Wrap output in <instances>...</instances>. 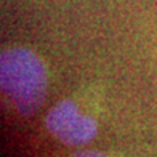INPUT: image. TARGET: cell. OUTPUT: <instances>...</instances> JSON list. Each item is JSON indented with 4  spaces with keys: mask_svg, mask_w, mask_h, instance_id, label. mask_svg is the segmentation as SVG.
Masks as SVG:
<instances>
[{
    "mask_svg": "<svg viewBox=\"0 0 157 157\" xmlns=\"http://www.w3.org/2000/svg\"><path fill=\"white\" fill-rule=\"evenodd\" d=\"M2 90L15 109L32 116L45 99L47 71L42 59L27 48H8L0 58Z\"/></svg>",
    "mask_w": 157,
    "mask_h": 157,
    "instance_id": "obj_1",
    "label": "cell"
},
{
    "mask_svg": "<svg viewBox=\"0 0 157 157\" xmlns=\"http://www.w3.org/2000/svg\"><path fill=\"white\" fill-rule=\"evenodd\" d=\"M45 125L61 143L67 146H82L96 135V122L87 114H80L75 103L64 99L47 114Z\"/></svg>",
    "mask_w": 157,
    "mask_h": 157,
    "instance_id": "obj_2",
    "label": "cell"
},
{
    "mask_svg": "<svg viewBox=\"0 0 157 157\" xmlns=\"http://www.w3.org/2000/svg\"><path fill=\"white\" fill-rule=\"evenodd\" d=\"M74 157H108L101 152H95V151H85V152H78Z\"/></svg>",
    "mask_w": 157,
    "mask_h": 157,
    "instance_id": "obj_3",
    "label": "cell"
}]
</instances>
